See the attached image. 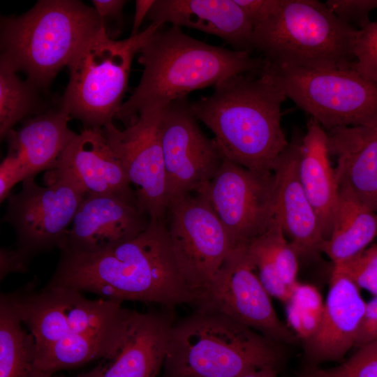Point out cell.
Returning <instances> with one entry per match:
<instances>
[{
  "label": "cell",
  "instance_id": "obj_24",
  "mask_svg": "<svg viewBox=\"0 0 377 377\" xmlns=\"http://www.w3.org/2000/svg\"><path fill=\"white\" fill-rule=\"evenodd\" d=\"M327 142L328 135L323 127L311 117L300 144L298 175L318 217L325 240L331 233L339 195Z\"/></svg>",
  "mask_w": 377,
  "mask_h": 377
},
{
  "label": "cell",
  "instance_id": "obj_14",
  "mask_svg": "<svg viewBox=\"0 0 377 377\" xmlns=\"http://www.w3.org/2000/svg\"><path fill=\"white\" fill-rule=\"evenodd\" d=\"M274 175L261 174L226 158L200 194L228 232L234 249L246 246L274 222Z\"/></svg>",
  "mask_w": 377,
  "mask_h": 377
},
{
  "label": "cell",
  "instance_id": "obj_26",
  "mask_svg": "<svg viewBox=\"0 0 377 377\" xmlns=\"http://www.w3.org/2000/svg\"><path fill=\"white\" fill-rule=\"evenodd\" d=\"M377 235V212L347 191L340 190L331 233L322 253L333 264L346 261L367 249Z\"/></svg>",
  "mask_w": 377,
  "mask_h": 377
},
{
  "label": "cell",
  "instance_id": "obj_11",
  "mask_svg": "<svg viewBox=\"0 0 377 377\" xmlns=\"http://www.w3.org/2000/svg\"><path fill=\"white\" fill-rule=\"evenodd\" d=\"M48 181L41 186L29 177L22 181L18 193L7 198L4 221L14 229L17 247L31 258L61 248L68 226L86 196L66 177L51 174Z\"/></svg>",
  "mask_w": 377,
  "mask_h": 377
},
{
  "label": "cell",
  "instance_id": "obj_6",
  "mask_svg": "<svg viewBox=\"0 0 377 377\" xmlns=\"http://www.w3.org/2000/svg\"><path fill=\"white\" fill-rule=\"evenodd\" d=\"M357 31L325 3L285 0L276 15L253 29L251 48L275 66L350 68Z\"/></svg>",
  "mask_w": 377,
  "mask_h": 377
},
{
  "label": "cell",
  "instance_id": "obj_25",
  "mask_svg": "<svg viewBox=\"0 0 377 377\" xmlns=\"http://www.w3.org/2000/svg\"><path fill=\"white\" fill-rule=\"evenodd\" d=\"M131 309L114 323L35 351L37 367L53 376L98 359H108L117 349L124 336Z\"/></svg>",
  "mask_w": 377,
  "mask_h": 377
},
{
  "label": "cell",
  "instance_id": "obj_5",
  "mask_svg": "<svg viewBox=\"0 0 377 377\" xmlns=\"http://www.w3.org/2000/svg\"><path fill=\"white\" fill-rule=\"evenodd\" d=\"M103 26L95 9L76 0H40L20 16L1 17V57L45 89Z\"/></svg>",
  "mask_w": 377,
  "mask_h": 377
},
{
  "label": "cell",
  "instance_id": "obj_36",
  "mask_svg": "<svg viewBox=\"0 0 377 377\" xmlns=\"http://www.w3.org/2000/svg\"><path fill=\"white\" fill-rule=\"evenodd\" d=\"M377 340V296L366 302L363 318L354 348L357 349Z\"/></svg>",
  "mask_w": 377,
  "mask_h": 377
},
{
  "label": "cell",
  "instance_id": "obj_20",
  "mask_svg": "<svg viewBox=\"0 0 377 377\" xmlns=\"http://www.w3.org/2000/svg\"><path fill=\"white\" fill-rule=\"evenodd\" d=\"M52 169L51 174L69 178L86 195H116L136 201L102 128H84L77 133Z\"/></svg>",
  "mask_w": 377,
  "mask_h": 377
},
{
  "label": "cell",
  "instance_id": "obj_40",
  "mask_svg": "<svg viewBox=\"0 0 377 377\" xmlns=\"http://www.w3.org/2000/svg\"><path fill=\"white\" fill-rule=\"evenodd\" d=\"M155 0H137L135 1V15L131 36L138 34L140 27L153 6Z\"/></svg>",
  "mask_w": 377,
  "mask_h": 377
},
{
  "label": "cell",
  "instance_id": "obj_33",
  "mask_svg": "<svg viewBox=\"0 0 377 377\" xmlns=\"http://www.w3.org/2000/svg\"><path fill=\"white\" fill-rule=\"evenodd\" d=\"M333 266L344 272L360 289L377 296V254L372 246Z\"/></svg>",
  "mask_w": 377,
  "mask_h": 377
},
{
  "label": "cell",
  "instance_id": "obj_19",
  "mask_svg": "<svg viewBox=\"0 0 377 377\" xmlns=\"http://www.w3.org/2000/svg\"><path fill=\"white\" fill-rule=\"evenodd\" d=\"M300 144L289 143L274 165V219L290 239L298 257L313 258L322 253L325 239L316 212L300 182Z\"/></svg>",
  "mask_w": 377,
  "mask_h": 377
},
{
  "label": "cell",
  "instance_id": "obj_4",
  "mask_svg": "<svg viewBox=\"0 0 377 377\" xmlns=\"http://www.w3.org/2000/svg\"><path fill=\"white\" fill-rule=\"evenodd\" d=\"M285 345L228 316L197 306L173 324L163 364L164 377H240L257 369L279 371Z\"/></svg>",
  "mask_w": 377,
  "mask_h": 377
},
{
  "label": "cell",
  "instance_id": "obj_7",
  "mask_svg": "<svg viewBox=\"0 0 377 377\" xmlns=\"http://www.w3.org/2000/svg\"><path fill=\"white\" fill-rule=\"evenodd\" d=\"M160 26L151 23L135 36L117 40L103 27L73 56L60 109L84 128H103L112 122L127 88L133 59Z\"/></svg>",
  "mask_w": 377,
  "mask_h": 377
},
{
  "label": "cell",
  "instance_id": "obj_41",
  "mask_svg": "<svg viewBox=\"0 0 377 377\" xmlns=\"http://www.w3.org/2000/svg\"><path fill=\"white\" fill-rule=\"evenodd\" d=\"M279 371L272 367H264L250 371L240 377H278Z\"/></svg>",
  "mask_w": 377,
  "mask_h": 377
},
{
  "label": "cell",
  "instance_id": "obj_35",
  "mask_svg": "<svg viewBox=\"0 0 377 377\" xmlns=\"http://www.w3.org/2000/svg\"><path fill=\"white\" fill-rule=\"evenodd\" d=\"M254 29L276 15L285 0H234Z\"/></svg>",
  "mask_w": 377,
  "mask_h": 377
},
{
  "label": "cell",
  "instance_id": "obj_27",
  "mask_svg": "<svg viewBox=\"0 0 377 377\" xmlns=\"http://www.w3.org/2000/svg\"><path fill=\"white\" fill-rule=\"evenodd\" d=\"M36 343L6 300L0 298V377H52L35 360Z\"/></svg>",
  "mask_w": 377,
  "mask_h": 377
},
{
  "label": "cell",
  "instance_id": "obj_34",
  "mask_svg": "<svg viewBox=\"0 0 377 377\" xmlns=\"http://www.w3.org/2000/svg\"><path fill=\"white\" fill-rule=\"evenodd\" d=\"M325 3L342 21L354 28L357 26V29L369 23L370 12L377 9V0H327Z\"/></svg>",
  "mask_w": 377,
  "mask_h": 377
},
{
  "label": "cell",
  "instance_id": "obj_12",
  "mask_svg": "<svg viewBox=\"0 0 377 377\" xmlns=\"http://www.w3.org/2000/svg\"><path fill=\"white\" fill-rule=\"evenodd\" d=\"M168 105L143 108L135 121L124 130L112 122L103 133L134 187L137 206L150 221L164 220L168 198L161 144L162 119Z\"/></svg>",
  "mask_w": 377,
  "mask_h": 377
},
{
  "label": "cell",
  "instance_id": "obj_44",
  "mask_svg": "<svg viewBox=\"0 0 377 377\" xmlns=\"http://www.w3.org/2000/svg\"><path fill=\"white\" fill-rule=\"evenodd\" d=\"M364 349H366V348H364ZM366 350H367V349H366ZM369 351H371V350H369ZM372 352H374V351H372ZM374 353H377V352H374Z\"/></svg>",
  "mask_w": 377,
  "mask_h": 377
},
{
  "label": "cell",
  "instance_id": "obj_39",
  "mask_svg": "<svg viewBox=\"0 0 377 377\" xmlns=\"http://www.w3.org/2000/svg\"><path fill=\"white\" fill-rule=\"evenodd\" d=\"M92 3L103 26L108 20H121L122 9L126 1L93 0Z\"/></svg>",
  "mask_w": 377,
  "mask_h": 377
},
{
  "label": "cell",
  "instance_id": "obj_22",
  "mask_svg": "<svg viewBox=\"0 0 377 377\" xmlns=\"http://www.w3.org/2000/svg\"><path fill=\"white\" fill-rule=\"evenodd\" d=\"M327 135L339 190L377 212V126L337 127Z\"/></svg>",
  "mask_w": 377,
  "mask_h": 377
},
{
  "label": "cell",
  "instance_id": "obj_31",
  "mask_svg": "<svg viewBox=\"0 0 377 377\" xmlns=\"http://www.w3.org/2000/svg\"><path fill=\"white\" fill-rule=\"evenodd\" d=\"M290 377H377V353L360 348L334 367L322 368L304 364Z\"/></svg>",
  "mask_w": 377,
  "mask_h": 377
},
{
  "label": "cell",
  "instance_id": "obj_38",
  "mask_svg": "<svg viewBox=\"0 0 377 377\" xmlns=\"http://www.w3.org/2000/svg\"><path fill=\"white\" fill-rule=\"evenodd\" d=\"M24 179L17 161L7 154L0 165V201L2 202L10 195L13 187Z\"/></svg>",
  "mask_w": 377,
  "mask_h": 377
},
{
  "label": "cell",
  "instance_id": "obj_28",
  "mask_svg": "<svg viewBox=\"0 0 377 377\" xmlns=\"http://www.w3.org/2000/svg\"><path fill=\"white\" fill-rule=\"evenodd\" d=\"M16 70L0 58V136L5 138L13 126L38 106V89L21 80Z\"/></svg>",
  "mask_w": 377,
  "mask_h": 377
},
{
  "label": "cell",
  "instance_id": "obj_13",
  "mask_svg": "<svg viewBox=\"0 0 377 377\" xmlns=\"http://www.w3.org/2000/svg\"><path fill=\"white\" fill-rule=\"evenodd\" d=\"M256 271L246 246L234 249L195 307L214 309L283 345L298 343L297 336L279 318Z\"/></svg>",
  "mask_w": 377,
  "mask_h": 377
},
{
  "label": "cell",
  "instance_id": "obj_8",
  "mask_svg": "<svg viewBox=\"0 0 377 377\" xmlns=\"http://www.w3.org/2000/svg\"><path fill=\"white\" fill-rule=\"evenodd\" d=\"M262 71L323 127L377 126V85L351 67L314 69L264 62Z\"/></svg>",
  "mask_w": 377,
  "mask_h": 377
},
{
  "label": "cell",
  "instance_id": "obj_37",
  "mask_svg": "<svg viewBox=\"0 0 377 377\" xmlns=\"http://www.w3.org/2000/svg\"><path fill=\"white\" fill-rule=\"evenodd\" d=\"M31 258L24 251L15 249L1 248L0 250V279L11 273L27 271Z\"/></svg>",
  "mask_w": 377,
  "mask_h": 377
},
{
  "label": "cell",
  "instance_id": "obj_43",
  "mask_svg": "<svg viewBox=\"0 0 377 377\" xmlns=\"http://www.w3.org/2000/svg\"><path fill=\"white\" fill-rule=\"evenodd\" d=\"M372 248L374 250V251L377 254V245H374L372 246Z\"/></svg>",
  "mask_w": 377,
  "mask_h": 377
},
{
  "label": "cell",
  "instance_id": "obj_32",
  "mask_svg": "<svg viewBox=\"0 0 377 377\" xmlns=\"http://www.w3.org/2000/svg\"><path fill=\"white\" fill-rule=\"evenodd\" d=\"M351 68L366 80L377 85V22H370L357 29Z\"/></svg>",
  "mask_w": 377,
  "mask_h": 377
},
{
  "label": "cell",
  "instance_id": "obj_17",
  "mask_svg": "<svg viewBox=\"0 0 377 377\" xmlns=\"http://www.w3.org/2000/svg\"><path fill=\"white\" fill-rule=\"evenodd\" d=\"M149 223L135 200L116 195H86L60 250L101 251L135 237Z\"/></svg>",
  "mask_w": 377,
  "mask_h": 377
},
{
  "label": "cell",
  "instance_id": "obj_3",
  "mask_svg": "<svg viewBox=\"0 0 377 377\" xmlns=\"http://www.w3.org/2000/svg\"><path fill=\"white\" fill-rule=\"evenodd\" d=\"M138 62L143 66L140 82L116 116L128 125L149 105H169L232 75L260 72L264 66L249 52L207 44L177 26L156 30L141 48Z\"/></svg>",
  "mask_w": 377,
  "mask_h": 377
},
{
  "label": "cell",
  "instance_id": "obj_16",
  "mask_svg": "<svg viewBox=\"0 0 377 377\" xmlns=\"http://www.w3.org/2000/svg\"><path fill=\"white\" fill-rule=\"evenodd\" d=\"M176 320L173 309L131 310L126 327L112 356L76 377H156L167 355Z\"/></svg>",
  "mask_w": 377,
  "mask_h": 377
},
{
  "label": "cell",
  "instance_id": "obj_10",
  "mask_svg": "<svg viewBox=\"0 0 377 377\" xmlns=\"http://www.w3.org/2000/svg\"><path fill=\"white\" fill-rule=\"evenodd\" d=\"M167 215L166 226L179 269L198 300L234 249L233 244L215 212L200 194L171 200Z\"/></svg>",
  "mask_w": 377,
  "mask_h": 377
},
{
  "label": "cell",
  "instance_id": "obj_9",
  "mask_svg": "<svg viewBox=\"0 0 377 377\" xmlns=\"http://www.w3.org/2000/svg\"><path fill=\"white\" fill-rule=\"evenodd\" d=\"M35 288L36 283L31 282L1 296L33 335L36 350L110 325L127 309L121 302L89 300L71 288Z\"/></svg>",
  "mask_w": 377,
  "mask_h": 377
},
{
  "label": "cell",
  "instance_id": "obj_1",
  "mask_svg": "<svg viewBox=\"0 0 377 377\" xmlns=\"http://www.w3.org/2000/svg\"><path fill=\"white\" fill-rule=\"evenodd\" d=\"M46 286L169 309L198 302L180 273L164 220L149 221L135 237L101 251H61Z\"/></svg>",
  "mask_w": 377,
  "mask_h": 377
},
{
  "label": "cell",
  "instance_id": "obj_29",
  "mask_svg": "<svg viewBox=\"0 0 377 377\" xmlns=\"http://www.w3.org/2000/svg\"><path fill=\"white\" fill-rule=\"evenodd\" d=\"M325 301L315 286L297 282L285 303L287 325L302 342L316 332Z\"/></svg>",
  "mask_w": 377,
  "mask_h": 377
},
{
  "label": "cell",
  "instance_id": "obj_15",
  "mask_svg": "<svg viewBox=\"0 0 377 377\" xmlns=\"http://www.w3.org/2000/svg\"><path fill=\"white\" fill-rule=\"evenodd\" d=\"M197 120L186 97L172 101L164 113L161 144L168 204L201 192L223 161L216 142L202 132Z\"/></svg>",
  "mask_w": 377,
  "mask_h": 377
},
{
  "label": "cell",
  "instance_id": "obj_21",
  "mask_svg": "<svg viewBox=\"0 0 377 377\" xmlns=\"http://www.w3.org/2000/svg\"><path fill=\"white\" fill-rule=\"evenodd\" d=\"M147 18L214 35L237 51H252L253 29L234 0H156Z\"/></svg>",
  "mask_w": 377,
  "mask_h": 377
},
{
  "label": "cell",
  "instance_id": "obj_30",
  "mask_svg": "<svg viewBox=\"0 0 377 377\" xmlns=\"http://www.w3.org/2000/svg\"><path fill=\"white\" fill-rule=\"evenodd\" d=\"M246 248L266 290L271 297L285 304L292 290L283 282L279 272L274 257L269 229L251 241Z\"/></svg>",
  "mask_w": 377,
  "mask_h": 377
},
{
  "label": "cell",
  "instance_id": "obj_18",
  "mask_svg": "<svg viewBox=\"0 0 377 377\" xmlns=\"http://www.w3.org/2000/svg\"><path fill=\"white\" fill-rule=\"evenodd\" d=\"M360 290L333 266L320 325L302 342L305 364L339 361L355 346L366 306Z\"/></svg>",
  "mask_w": 377,
  "mask_h": 377
},
{
  "label": "cell",
  "instance_id": "obj_2",
  "mask_svg": "<svg viewBox=\"0 0 377 377\" xmlns=\"http://www.w3.org/2000/svg\"><path fill=\"white\" fill-rule=\"evenodd\" d=\"M287 98L262 71L232 75L193 103L195 118L214 135L223 157L250 170L271 174L286 149L281 107Z\"/></svg>",
  "mask_w": 377,
  "mask_h": 377
},
{
  "label": "cell",
  "instance_id": "obj_42",
  "mask_svg": "<svg viewBox=\"0 0 377 377\" xmlns=\"http://www.w3.org/2000/svg\"><path fill=\"white\" fill-rule=\"evenodd\" d=\"M360 348H364L371 351L377 352V340Z\"/></svg>",
  "mask_w": 377,
  "mask_h": 377
},
{
  "label": "cell",
  "instance_id": "obj_23",
  "mask_svg": "<svg viewBox=\"0 0 377 377\" xmlns=\"http://www.w3.org/2000/svg\"><path fill=\"white\" fill-rule=\"evenodd\" d=\"M71 118L61 109L50 110L6 135L7 154L17 161L24 179L55 165L77 135L68 126Z\"/></svg>",
  "mask_w": 377,
  "mask_h": 377
}]
</instances>
